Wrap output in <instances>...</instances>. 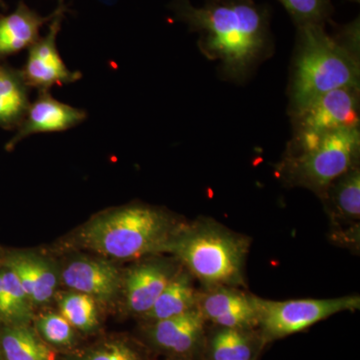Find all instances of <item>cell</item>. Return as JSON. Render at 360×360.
<instances>
[{"instance_id": "cell-1", "label": "cell", "mask_w": 360, "mask_h": 360, "mask_svg": "<svg viewBox=\"0 0 360 360\" xmlns=\"http://www.w3.org/2000/svg\"><path fill=\"white\" fill-rule=\"evenodd\" d=\"M172 8L200 34L203 53L219 60L229 77H245L269 51V16L252 0H212L200 7L174 0Z\"/></svg>"}, {"instance_id": "cell-2", "label": "cell", "mask_w": 360, "mask_h": 360, "mask_svg": "<svg viewBox=\"0 0 360 360\" xmlns=\"http://www.w3.org/2000/svg\"><path fill=\"white\" fill-rule=\"evenodd\" d=\"M298 37L290 80L291 115L304 110L333 90L359 87V21L335 37L321 23L297 26Z\"/></svg>"}, {"instance_id": "cell-3", "label": "cell", "mask_w": 360, "mask_h": 360, "mask_svg": "<svg viewBox=\"0 0 360 360\" xmlns=\"http://www.w3.org/2000/svg\"><path fill=\"white\" fill-rule=\"evenodd\" d=\"M251 238L210 217L182 224L167 246L201 288L245 286Z\"/></svg>"}, {"instance_id": "cell-4", "label": "cell", "mask_w": 360, "mask_h": 360, "mask_svg": "<svg viewBox=\"0 0 360 360\" xmlns=\"http://www.w3.org/2000/svg\"><path fill=\"white\" fill-rule=\"evenodd\" d=\"M181 224L161 208L130 205L90 220L79 232V241L104 257L134 259L167 252Z\"/></svg>"}, {"instance_id": "cell-5", "label": "cell", "mask_w": 360, "mask_h": 360, "mask_svg": "<svg viewBox=\"0 0 360 360\" xmlns=\"http://www.w3.org/2000/svg\"><path fill=\"white\" fill-rule=\"evenodd\" d=\"M359 127L326 135L309 150L286 156L279 167L286 184L304 187L323 198L330 184L359 165Z\"/></svg>"}, {"instance_id": "cell-6", "label": "cell", "mask_w": 360, "mask_h": 360, "mask_svg": "<svg viewBox=\"0 0 360 360\" xmlns=\"http://www.w3.org/2000/svg\"><path fill=\"white\" fill-rule=\"evenodd\" d=\"M257 312V331L265 345L300 333L333 315L360 309L359 295L326 300H269L253 295Z\"/></svg>"}, {"instance_id": "cell-7", "label": "cell", "mask_w": 360, "mask_h": 360, "mask_svg": "<svg viewBox=\"0 0 360 360\" xmlns=\"http://www.w3.org/2000/svg\"><path fill=\"white\" fill-rule=\"evenodd\" d=\"M292 118L293 136L286 156L309 150L338 130L359 127V87L329 91Z\"/></svg>"}, {"instance_id": "cell-8", "label": "cell", "mask_w": 360, "mask_h": 360, "mask_svg": "<svg viewBox=\"0 0 360 360\" xmlns=\"http://www.w3.org/2000/svg\"><path fill=\"white\" fill-rule=\"evenodd\" d=\"M68 11L65 0H58L56 14L49 25V32L28 49L27 59L21 70L26 84L39 91H51L53 86L75 84L82 73L70 70L59 54L56 39Z\"/></svg>"}, {"instance_id": "cell-9", "label": "cell", "mask_w": 360, "mask_h": 360, "mask_svg": "<svg viewBox=\"0 0 360 360\" xmlns=\"http://www.w3.org/2000/svg\"><path fill=\"white\" fill-rule=\"evenodd\" d=\"M196 309L206 322L217 328L257 329V312L253 295L231 286L198 290Z\"/></svg>"}, {"instance_id": "cell-10", "label": "cell", "mask_w": 360, "mask_h": 360, "mask_svg": "<svg viewBox=\"0 0 360 360\" xmlns=\"http://www.w3.org/2000/svg\"><path fill=\"white\" fill-rule=\"evenodd\" d=\"M206 322L198 309L181 315L151 321L146 335L153 347L179 357H188L205 347Z\"/></svg>"}, {"instance_id": "cell-11", "label": "cell", "mask_w": 360, "mask_h": 360, "mask_svg": "<svg viewBox=\"0 0 360 360\" xmlns=\"http://www.w3.org/2000/svg\"><path fill=\"white\" fill-rule=\"evenodd\" d=\"M87 112L82 108H73L61 103L51 96V91H39L34 103H30L18 132L7 143V149H13L18 142L30 135L45 132L65 131L84 122Z\"/></svg>"}, {"instance_id": "cell-12", "label": "cell", "mask_w": 360, "mask_h": 360, "mask_svg": "<svg viewBox=\"0 0 360 360\" xmlns=\"http://www.w3.org/2000/svg\"><path fill=\"white\" fill-rule=\"evenodd\" d=\"M181 264L167 259H150L135 265L124 278L127 307L143 317L175 276Z\"/></svg>"}, {"instance_id": "cell-13", "label": "cell", "mask_w": 360, "mask_h": 360, "mask_svg": "<svg viewBox=\"0 0 360 360\" xmlns=\"http://www.w3.org/2000/svg\"><path fill=\"white\" fill-rule=\"evenodd\" d=\"M63 281L73 290L103 302L112 300L122 286V276L115 265L89 258L71 262L63 269Z\"/></svg>"}, {"instance_id": "cell-14", "label": "cell", "mask_w": 360, "mask_h": 360, "mask_svg": "<svg viewBox=\"0 0 360 360\" xmlns=\"http://www.w3.org/2000/svg\"><path fill=\"white\" fill-rule=\"evenodd\" d=\"M56 14V9L49 16L40 15L20 0L13 13L0 15V59L30 49L40 39L42 26Z\"/></svg>"}, {"instance_id": "cell-15", "label": "cell", "mask_w": 360, "mask_h": 360, "mask_svg": "<svg viewBox=\"0 0 360 360\" xmlns=\"http://www.w3.org/2000/svg\"><path fill=\"white\" fill-rule=\"evenodd\" d=\"M322 201L328 210L331 224L341 229L347 226L359 232L360 168L348 170L333 181L324 193Z\"/></svg>"}, {"instance_id": "cell-16", "label": "cell", "mask_w": 360, "mask_h": 360, "mask_svg": "<svg viewBox=\"0 0 360 360\" xmlns=\"http://www.w3.org/2000/svg\"><path fill=\"white\" fill-rule=\"evenodd\" d=\"M265 343L257 329L215 326L206 335L205 347L208 360H257Z\"/></svg>"}, {"instance_id": "cell-17", "label": "cell", "mask_w": 360, "mask_h": 360, "mask_svg": "<svg viewBox=\"0 0 360 360\" xmlns=\"http://www.w3.org/2000/svg\"><path fill=\"white\" fill-rule=\"evenodd\" d=\"M193 281L181 265L143 319L149 322L162 321L195 309L198 290Z\"/></svg>"}, {"instance_id": "cell-18", "label": "cell", "mask_w": 360, "mask_h": 360, "mask_svg": "<svg viewBox=\"0 0 360 360\" xmlns=\"http://www.w3.org/2000/svg\"><path fill=\"white\" fill-rule=\"evenodd\" d=\"M30 92L21 70L0 65V127H18L30 105Z\"/></svg>"}, {"instance_id": "cell-19", "label": "cell", "mask_w": 360, "mask_h": 360, "mask_svg": "<svg viewBox=\"0 0 360 360\" xmlns=\"http://www.w3.org/2000/svg\"><path fill=\"white\" fill-rule=\"evenodd\" d=\"M1 348L6 360H56V352L25 324L6 329Z\"/></svg>"}, {"instance_id": "cell-20", "label": "cell", "mask_w": 360, "mask_h": 360, "mask_svg": "<svg viewBox=\"0 0 360 360\" xmlns=\"http://www.w3.org/2000/svg\"><path fill=\"white\" fill-rule=\"evenodd\" d=\"M61 314L73 328L84 333H91L98 326L96 300L84 293L73 291L61 298Z\"/></svg>"}, {"instance_id": "cell-21", "label": "cell", "mask_w": 360, "mask_h": 360, "mask_svg": "<svg viewBox=\"0 0 360 360\" xmlns=\"http://www.w3.org/2000/svg\"><path fill=\"white\" fill-rule=\"evenodd\" d=\"M33 276L32 304L41 305L51 300L58 277L51 262L35 255H28Z\"/></svg>"}, {"instance_id": "cell-22", "label": "cell", "mask_w": 360, "mask_h": 360, "mask_svg": "<svg viewBox=\"0 0 360 360\" xmlns=\"http://www.w3.org/2000/svg\"><path fill=\"white\" fill-rule=\"evenodd\" d=\"M296 25H324L331 13L330 0H279Z\"/></svg>"}, {"instance_id": "cell-23", "label": "cell", "mask_w": 360, "mask_h": 360, "mask_svg": "<svg viewBox=\"0 0 360 360\" xmlns=\"http://www.w3.org/2000/svg\"><path fill=\"white\" fill-rule=\"evenodd\" d=\"M68 360H144L143 355L127 341L115 340L70 356Z\"/></svg>"}, {"instance_id": "cell-24", "label": "cell", "mask_w": 360, "mask_h": 360, "mask_svg": "<svg viewBox=\"0 0 360 360\" xmlns=\"http://www.w3.org/2000/svg\"><path fill=\"white\" fill-rule=\"evenodd\" d=\"M37 328L44 340L53 347H68L75 343L73 326L61 314L42 315L37 322Z\"/></svg>"}, {"instance_id": "cell-25", "label": "cell", "mask_w": 360, "mask_h": 360, "mask_svg": "<svg viewBox=\"0 0 360 360\" xmlns=\"http://www.w3.org/2000/svg\"><path fill=\"white\" fill-rule=\"evenodd\" d=\"M0 276L13 311V321L18 324H25L32 315V300L26 295L20 279L13 270L7 269Z\"/></svg>"}, {"instance_id": "cell-26", "label": "cell", "mask_w": 360, "mask_h": 360, "mask_svg": "<svg viewBox=\"0 0 360 360\" xmlns=\"http://www.w3.org/2000/svg\"><path fill=\"white\" fill-rule=\"evenodd\" d=\"M0 315L4 319L13 321V311H11V304H9L8 298H7L6 290H4L1 276H0Z\"/></svg>"}, {"instance_id": "cell-27", "label": "cell", "mask_w": 360, "mask_h": 360, "mask_svg": "<svg viewBox=\"0 0 360 360\" xmlns=\"http://www.w3.org/2000/svg\"><path fill=\"white\" fill-rule=\"evenodd\" d=\"M99 1L103 2L104 4H108V6H112V4H115V0H99Z\"/></svg>"}, {"instance_id": "cell-28", "label": "cell", "mask_w": 360, "mask_h": 360, "mask_svg": "<svg viewBox=\"0 0 360 360\" xmlns=\"http://www.w3.org/2000/svg\"><path fill=\"white\" fill-rule=\"evenodd\" d=\"M0 6H1L2 8H6V2H4V0H0Z\"/></svg>"}, {"instance_id": "cell-29", "label": "cell", "mask_w": 360, "mask_h": 360, "mask_svg": "<svg viewBox=\"0 0 360 360\" xmlns=\"http://www.w3.org/2000/svg\"><path fill=\"white\" fill-rule=\"evenodd\" d=\"M350 1L359 2V0H350Z\"/></svg>"}]
</instances>
